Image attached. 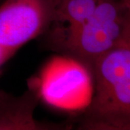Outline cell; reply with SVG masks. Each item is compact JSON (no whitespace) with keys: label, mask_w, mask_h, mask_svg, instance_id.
<instances>
[{"label":"cell","mask_w":130,"mask_h":130,"mask_svg":"<svg viewBox=\"0 0 130 130\" xmlns=\"http://www.w3.org/2000/svg\"><path fill=\"white\" fill-rule=\"evenodd\" d=\"M95 88L88 109L93 127L127 129L130 121L129 40L94 62Z\"/></svg>","instance_id":"6da1fadb"},{"label":"cell","mask_w":130,"mask_h":130,"mask_svg":"<svg viewBox=\"0 0 130 130\" xmlns=\"http://www.w3.org/2000/svg\"><path fill=\"white\" fill-rule=\"evenodd\" d=\"M129 0H101L85 23L68 30L66 46L81 58L95 61L129 40Z\"/></svg>","instance_id":"7a4b0ae2"},{"label":"cell","mask_w":130,"mask_h":130,"mask_svg":"<svg viewBox=\"0 0 130 130\" xmlns=\"http://www.w3.org/2000/svg\"><path fill=\"white\" fill-rule=\"evenodd\" d=\"M94 83L89 70L79 61L56 56L41 71L39 93L51 106L76 111L88 108L94 94Z\"/></svg>","instance_id":"3957f363"},{"label":"cell","mask_w":130,"mask_h":130,"mask_svg":"<svg viewBox=\"0 0 130 130\" xmlns=\"http://www.w3.org/2000/svg\"><path fill=\"white\" fill-rule=\"evenodd\" d=\"M61 0H5L0 6V45L14 51L57 19Z\"/></svg>","instance_id":"277c9868"},{"label":"cell","mask_w":130,"mask_h":130,"mask_svg":"<svg viewBox=\"0 0 130 130\" xmlns=\"http://www.w3.org/2000/svg\"><path fill=\"white\" fill-rule=\"evenodd\" d=\"M101 0H61L57 19L69 24L68 30L85 23L93 15Z\"/></svg>","instance_id":"5b68a950"},{"label":"cell","mask_w":130,"mask_h":130,"mask_svg":"<svg viewBox=\"0 0 130 130\" xmlns=\"http://www.w3.org/2000/svg\"><path fill=\"white\" fill-rule=\"evenodd\" d=\"M12 52L13 51L0 45V65L5 62V60L12 54Z\"/></svg>","instance_id":"8992f818"}]
</instances>
